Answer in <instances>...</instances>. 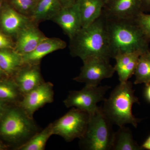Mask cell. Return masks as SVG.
<instances>
[{
  "mask_svg": "<svg viewBox=\"0 0 150 150\" xmlns=\"http://www.w3.org/2000/svg\"><path fill=\"white\" fill-rule=\"evenodd\" d=\"M23 64L22 56L13 49H0V68L7 76H14Z\"/></svg>",
  "mask_w": 150,
  "mask_h": 150,
  "instance_id": "obj_19",
  "label": "cell"
},
{
  "mask_svg": "<svg viewBox=\"0 0 150 150\" xmlns=\"http://www.w3.org/2000/svg\"><path fill=\"white\" fill-rule=\"evenodd\" d=\"M143 149L133 139L132 132L125 126L120 127L114 133L112 150H140Z\"/></svg>",
  "mask_w": 150,
  "mask_h": 150,
  "instance_id": "obj_20",
  "label": "cell"
},
{
  "mask_svg": "<svg viewBox=\"0 0 150 150\" xmlns=\"http://www.w3.org/2000/svg\"><path fill=\"white\" fill-rule=\"evenodd\" d=\"M4 149V146L0 142V150Z\"/></svg>",
  "mask_w": 150,
  "mask_h": 150,
  "instance_id": "obj_34",
  "label": "cell"
},
{
  "mask_svg": "<svg viewBox=\"0 0 150 150\" xmlns=\"http://www.w3.org/2000/svg\"><path fill=\"white\" fill-rule=\"evenodd\" d=\"M3 8L2 2L0 0V16H1V13L2 11Z\"/></svg>",
  "mask_w": 150,
  "mask_h": 150,
  "instance_id": "obj_32",
  "label": "cell"
},
{
  "mask_svg": "<svg viewBox=\"0 0 150 150\" xmlns=\"http://www.w3.org/2000/svg\"><path fill=\"white\" fill-rule=\"evenodd\" d=\"M54 85L50 82H44L25 95L18 105L28 115L33 118V114L45 105L54 100Z\"/></svg>",
  "mask_w": 150,
  "mask_h": 150,
  "instance_id": "obj_9",
  "label": "cell"
},
{
  "mask_svg": "<svg viewBox=\"0 0 150 150\" xmlns=\"http://www.w3.org/2000/svg\"><path fill=\"white\" fill-rule=\"evenodd\" d=\"M139 99L134 95L132 83L120 82L111 92L108 98L103 101V112L112 124L119 126L131 124L137 127L140 120L132 113V108Z\"/></svg>",
  "mask_w": 150,
  "mask_h": 150,
  "instance_id": "obj_3",
  "label": "cell"
},
{
  "mask_svg": "<svg viewBox=\"0 0 150 150\" xmlns=\"http://www.w3.org/2000/svg\"><path fill=\"white\" fill-rule=\"evenodd\" d=\"M105 16L113 59L118 52L139 51L144 53L149 50L150 38L145 34L136 19Z\"/></svg>",
  "mask_w": 150,
  "mask_h": 150,
  "instance_id": "obj_2",
  "label": "cell"
},
{
  "mask_svg": "<svg viewBox=\"0 0 150 150\" xmlns=\"http://www.w3.org/2000/svg\"><path fill=\"white\" fill-rule=\"evenodd\" d=\"M136 21L146 35L150 38V14L142 12L137 17Z\"/></svg>",
  "mask_w": 150,
  "mask_h": 150,
  "instance_id": "obj_25",
  "label": "cell"
},
{
  "mask_svg": "<svg viewBox=\"0 0 150 150\" xmlns=\"http://www.w3.org/2000/svg\"><path fill=\"white\" fill-rule=\"evenodd\" d=\"M82 27L93 23L101 16L105 2L104 0H77Z\"/></svg>",
  "mask_w": 150,
  "mask_h": 150,
  "instance_id": "obj_17",
  "label": "cell"
},
{
  "mask_svg": "<svg viewBox=\"0 0 150 150\" xmlns=\"http://www.w3.org/2000/svg\"><path fill=\"white\" fill-rule=\"evenodd\" d=\"M16 36L13 50L21 56L32 52L46 38L38 28V24L32 21L21 30Z\"/></svg>",
  "mask_w": 150,
  "mask_h": 150,
  "instance_id": "obj_10",
  "label": "cell"
},
{
  "mask_svg": "<svg viewBox=\"0 0 150 150\" xmlns=\"http://www.w3.org/2000/svg\"><path fill=\"white\" fill-rule=\"evenodd\" d=\"M83 65L77 76L73 79L86 85L97 86L103 79L112 77L115 71L110 60L99 57H91L82 60Z\"/></svg>",
  "mask_w": 150,
  "mask_h": 150,
  "instance_id": "obj_8",
  "label": "cell"
},
{
  "mask_svg": "<svg viewBox=\"0 0 150 150\" xmlns=\"http://www.w3.org/2000/svg\"><path fill=\"white\" fill-rule=\"evenodd\" d=\"M70 54L82 60L91 57H99L110 60L113 58L108 32L106 16H101L93 23L82 27L70 39Z\"/></svg>",
  "mask_w": 150,
  "mask_h": 150,
  "instance_id": "obj_1",
  "label": "cell"
},
{
  "mask_svg": "<svg viewBox=\"0 0 150 150\" xmlns=\"http://www.w3.org/2000/svg\"><path fill=\"white\" fill-rule=\"evenodd\" d=\"M62 8L68 7L74 5L77 0H60Z\"/></svg>",
  "mask_w": 150,
  "mask_h": 150,
  "instance_id": "obj_27",
  "label": "cell"
},
{
  "mask_svg": "<svg viewBox=\"0 0 150 150\" xmlns=\"http://www.w3.org/2000/svg\"><path fill=\"white\" fill-rule=\"evenodd\" d=\"M5 102V101L0 100V118L1 117L6 108Z\"/></svg>",
  "mask_w": 150,
  "mask_h": 150,
  "instance_id": "obj_29",
  "label": "cell"
},
{
  "mask_svg": "<svg viewBox=\"0 0 150 150\" xmlns=\"http://www.w3.org/2000/svg\"><path fill=\"white\" fill-rule=\"evenodd\" d=\"M13 76V81L23 96L45 82L40 64H23Z\"/></svg>",
  "mask_w": 150,
  "mask_h": 150,
  "instance_id": "obj_12",
  "label": "cell"
},
{
  "mask_svg": "<svg viewBox=\"0 0 150 150\" xmlns=\"http://www.w3.org/2000/svg\"><path fill=\"white\" fill-rule=\"evenodd\" d=\"M52 21L61 27L69 39L82 28L81 14L76 3L71 6L62 8Z\"/></svg>",
  "mask_w": 150,
  "mask_h": 150,
  "instance_id": "obj_13",
  "label": "cell"
},
{
  "mask_svg": "<svg viewBox=\"0 0 150 150\" xmlns=\"http://www.w3.org/2000/svg\"><path fill=\"white\" fill-rule=\"evenodd\" d=\"M135 84L150 83V51L143 53L140 56L134 71Z\"/></svg>",
  "mask_w": 150,
  "mask_h": 150,
  "instance_id": "obj_22",
  "label": "cell"
},
{
  "mask_svg": "<svg viewBox=\"0 0 150 150\" xmlns=\"http://www.w3.org/2000/svg\"><path fill=\"white\" fill-rule=\"evenodd\" d=\"M113 124L98 108L90 114L87 128L80 139L81 149L86 150H111L114 139Z\"/></svg>",
  "mask_w": 150,
  "mask_h": 150,
  "instance_id": "obj_5",
  "label": "cell"
},
{
  "mask_svg": "<svg viewBox=\"0 0 150 150\" xmlns=\"http://www.w3.org/2000/svg\"><path fill=\"white\" fill-rule=\"evenodd\" d=\"M110 88L107 85H86L81 90L70 91L64 100V104L68 108H76L92 114L99 108L98 103L105 99V95Z\"/></svg>",
  "mask_w": 150,
  "mask_h": 150,
  "instance_id": "obj_7",
  "label": "cell"
},
{
  "mask_svg": "<svg viewBox=\"0 0 150 150\" xmlns=\"http://www.w3.org/2000/svg\"><path fill=\"white\" fill-rule=\"evenodd\" d=\"M145 96L148 101L150 102V83L146 85V88L145 91Z\"/></svg>",
  "mask_w": 150,
  "mask_h": 150,
  "instance_id": "obj_31",
  "label": "cell"
},
{
  "mask_svg": "<svg viewBox=\"0 0 150 150\" xmlns=\"http://www.w3.org/2000/svg\"><path fill=\"white\" fill-rule=\"evenodd\" d=\"M15 43L13 42L9 35L3 31H0V49L10 48L13 49Z\"/></svg>",
  "mask_w": 150,
  "mask_h": 150,
  "instance_id": "obj_26",
  "label": "cell"
},
{
  "mask_svg": "<svg viewBox=\"0 0 150 150\" xmlns=\"http://www.w3.org/2000/svg\"><path fill=\"white\" fill-rule=\"evenodd\" d=\"M40 130L33 118L18 105L6 108L0 118V135L16 144V149Z\"/></svg>",
  "mask_w": 150,
  "mask_h": 150,
  "instance_id": "obj_4",
  "label": "cell"
},
{
  "mask_svg": "<svg viewBox=\"0 0 150 150\" xmlns=\"http://www.w3.org/2000/svg\"><path fill=\"white\" fill-rule=\"evenodd\" d=\"M53 135V123H51L45 129L36 133L17 150H44L48 140Z\"/></svg>",
  "mask_w": 150,
  "mask_h": 150,
  "instance_id": "obj_21",
  "label": "cell"
},
{
  "mask_svg": "<svg viewBox=\"0 0 150 150\" xmlns=\"http://www.w3.org/2000/svg\"><path fill=\"white\" fill-rule=\"evenodd\" d=\"M143 12H150V0H142Z\"/></svg>",
  "mask_w": 150,
  "mask_h": 150,
  "instance_id": "obj_28",
  "label": "cell"
},
{
  "mask_svg": "<svg viewBox=\"0 0 150 150\" xmlns=\"http://www.w3.org/2000/svg\"><path fill=\"white\" fill-rule=\"evenodd\" d=\"M108 1V0H104L105 2V3L107 2Z\"/></svg>",
  "mask_w": 150,
  "mask_h": 150,
  "instance_id": "obj_35",
  "label": "cell"
},
{
  "mask_svg": "<svg viewBox=\"0 0 150 150\" xmlns=\"http://www.w3.org/2000/svg\"><path fill=\"white\" fill-rule=\"evenodd\" d=\"M23 96L13 80L0 81V100L18 105Z\"/></svg>",
  "mask_w": 150,
  "mask_h": 150,
  "instance_id": "obj_23",
  "label": "cell"
},
{
  "mask_svg": "<svg viewBox=\"0 0 150 150\" xmlns=\"http://www.w3.org/2000/svg\"><path fill=\"white\" fill-rule=\"evenodd\" d=\"M89 118L88 112L73 107L53 122V134L60 136L67 142L81 139L85 133Z\"/></svg>",
  "mask_w": 150,
  "mask_h": 150,
  "instance_id": "obj_6",
  "label": "cell"
},
{
  "mask_svg": "<svg viewBox=\"0 0 150 150\" xmlns=\"http://www.w3.org/2000/svg\"><path fill=\"white\" fill-rule=\"evenodd\" d=\"M142 147L143 149L150 150V136L144 142V144L142 145Z\"/></svg>",
  "mask_w": 150,
  "mask_h": 150,
  "instance_id": "obj_30",
  "label": "cell"
},
{
  "mask_svg": "<svg viewBox=\"0 0 150 150\" xmlns=\"http://www.w3.org/2000/svg\"><path fill=\"white\" fill-rule=\"evenodd\" d=\"M31 21V19L19 13L11 6H3L0 25L3 32L9 36H16L21 30Z\"/></svg>",
  "mask_w": 150,
  "mask_h": 150,
  "instance_id": "obj_14",
  "label": "cell"
},
{
  "mask_svg": "<svg viewBox=\"0 0 150 150\" xmlns=\"http://www.w3.org/2000/svg\"><path fill=\"white\" fill-rule=\"evenodd\" d=\"M4 75H6L5 73L3 71V70L1 69V68H0V77H1L2 76H4Z\"/></svg>",
  "mask_w": 150,
  "mask_h": 150,
  "instance_id": "obj_33",
  "label": "cell"
},
{
  "mask_svg": "<svg viewBox=\"0 0 150 150\" xmlns=\"http://www.w3.org/2000/svg\"><path fill=\"white\" fill-rule=\"evenodd\" d=\"M38 0H10L12 6L21 14L30 18Z\"/></svg>",
  "mask_w": 150,
  "mask_h": 150,
  "instance_id": "obj_24",
  "label": "cell"
},
{
  "mask_svg": "<svg viewBox=\"0 0 150 150\" xmlns=\"http://www.w3.org/2000/svg\"><path fill=\"white\" fill-rule=\"evenodd\" d=\"M67 46L66 42L60 38L46 37L32 52L22 56L23 64H40L41 60L46 55L64 49Z\"/></svg>",
  "mask_w": 150,
  "mask_h": 150,
  "instance_id": "obj_15",
  "label": "cell"
},
{
  "mask_svg": "<svg viewBox=\"0 0 150 150\" xmlns=\"http://www.w3.org/2000/svg\"><path fill=\"white\" fill-rule=\"evenodd\" d=\"M143 54L139 51L116 53L114 58L116 62L114 67L120 82L128 81L134 75L138 60Z\"/></svg>",
  "mask_w": 150,
  "mask_h": 150,
  "instance_id": "obj_16",
  "label": "cell"
},
{
  "mask_svg": "<svg viewBox=\"0 0 150 150\" xmlns=\"http://www.w3.org/2000/svg\"><path fill=\"white\" fill-rule=\"evenodd\" d=\"M103 11L110 17L134 20L142 13V0H108Z\"/></svg>",
  "mask_w": 150,
  "mask_h": 150,
  "instance_id": "obj_11",
  "label": "cell"
},
{
  "mask_svg": "<svg viewBox=\"0 0 150 150\" xmlns=\"http://www.w3.org/2000/svg\"><path fill=\"white\" fill-rule=\"evenodd\" d=\"M62 8L60 0H38L30 18L38 24L46 21H52Z\"/></svg>",
  "mask_w": 150,
  "mask_h": 150,
  "instance_id": "obj_18",
  "label": "cell"
}]
</instances>
